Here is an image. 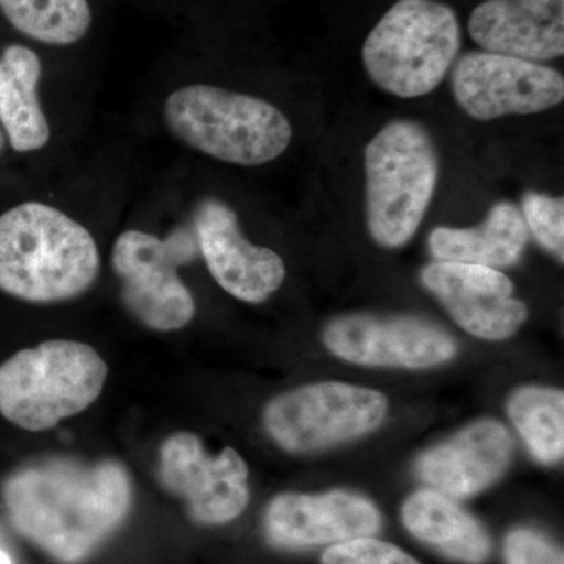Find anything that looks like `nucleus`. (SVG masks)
I'll use <instances>...</instances> for the list:
<instances>
[{
    "label": "nucleus",
    "mask_w": 564,
    "mask_h": 564,
    "mask_svg": "<svg viewBox=\"0 0 564 564\" xmlns=\"http://www.w3.org/2000/svg\"><path fill=\"white\" fill-rule=\"evenodd\" d=\"M122 464L50 459L17 470L3 485L14 529L52 558L84 562L120 529L131 510Z\"/></svg>",
    "instance_id": "f257e3e1"
},
{
    "label": "nucleus",
    "mask_w": 564,
    "mask_h": 564,
    "mask_svg": "<svg viewBox=\"0 0 564 564\" xmlns=\"http://www.w3.org/2000/svg\"><path fill=\"white\" fill-rule=\"evenodd\" d=\"M163 115L176 139L234 165L272 162L292 140L291 121L273 104L212 85H188L172 93Z\"/></svg>",
    "instance_id": "20e7f679"
},
{
    "label": "nucleus",
    "mask_w": 564,
    "mask_h": 564,
    "mask_svg": "<svg viewBox=\"0 0 564 564\" xmlns=\"http://www.w3.org/2000/svg\"><path fill=\"white\" fill-rule=\"evenodd\" d=\"M402 516L411 534L448 558L477 564L491 554V540L480 522L445 494L434 489L413 494Z\"/></svg>",
    "instance_id": "a211bd4d"
},
{
    "label": "nucleus",
    "mask_w": 564,
    "mask_h": 564,
    "mask_svg": "<svg viewBox=\"0 0 564 564\" xmlns=\"http://www.w3.org/2000/svg\"><path fill=\"white\" fill-rule=\"evenodd\" d=\"M462 29L437 0H399L375 25L362 62L377 87L402 99L429 95L458 57Z\"/></svg>",
    "instance_id": "423d86ee"
},
{
    "label": "nucleus",
    "mask_w": 564,
    "mask_h": 564,
    "mask_svg": "<svg viewBox=\"0 0 564 564\" xmlns=\"http://www.w3.org/2000/svg\"><path fill=\"white\" fill-rule=\"evenodd\" d=\"M421 278L464 332L480 339H508L529 317L525 304L513 296V282L499 270L433 262L422 270Z\"/></svg>",
    "instance_id": "ddd939ff"
},
{
    "label": "nucleus",
    "mask_w": 564,
    "mask_h": 564,
    "mask_svg": "<svg viewBox=\"0 0 564 564\" xmlns=\"http://www.w3.org/2000/svg\"><path fill=\"white\" fill-rule=\"evenodd\" d=\"M513 440L502 423L478 421L419 459V478L452 499H466L496 484L508 469Z\"/></svg>",
    "instance_id": "2eb2a0df"
},
{
    "label": "nucleus",
    "mask_w": 564,
    "mask_h": 564,
    "mask_svg": "<svg viewBox=\"0 0 564 564\" xmlns=\"http://www.w3.org/2000/svg\"><path fill=\"white\" fill-rule=\"evenodd\" d=\"M454 65L456 102L475 120L540 113L564 99L562 74L541 63L481 51L464 54Z\"/></svg>",
    "instance_id": "1a4fd4ad"
},
{
    "label": "nucleus",
    "mask_w": 564,
    "mask_h": 564,
    "mask_svg": "<svg viewBox=\"0 0 564 564\" xmlns=\"http://www.w3.org/2000/svg\"><path fill=\"white\" fill-rule=\"evenodd\" d=\"M386 411L388 400L373 389L318 383L276 397L265 408L263 423L281 448L306 454L373 432Z\"/></svg>",
    "instance_id": "6e6552de"
},
{
    "label": "nucleus",
    "mask_w": 564,
    "mask_h": 564,
    "mask_svg": "<svg viewBox=\"0 0 564 564\" xmlns=\"http://www.w3.org/2000/svg\"><path fill=\"white\" fill-rule=\"evenodd\" d=\"M107 364L90 345L52 339L0 364V414L28 432H46L84 413L106 386Z\"/></svg>",
    "instance_id": "7ed1b4c3"
},
{
    "label": "nucleus",
    "mask_w": 564,
    "mask_h": 564,
    "mask_svg": "<svg viewBox=\"0 0 564 564\" xmlns=\"http://www.w3.org/2000/svg\"><path fill=\"white\" fill-rule=\"evenodd\" d=\"M3 147H6V139H3V133L0 131V151L3 150Z\"/></svg>",
    "instance_id": "a878e982"
},
{
    "label": "nucleus",
    "mask_w": 564,
    "mask_h": 564,
    "mask_svg": "<svg viewBox=\"0 0 564 564\" xmlns=\"http://www.w3.org/2000/svg\"><path fill=\"white\" fill-rule=\"evenodd\" d=\"M529 242L522 212L502 202L489 210L477 228H436L429 247L437 262L474 263L489 269H507L524 254Z\"/></svg>",
    "instance_id": "f3484780"
},
{
    "label": "nucleus",
    "mask_w": 564,
    "mask_h": 564,
    "mask_svg": "<svg viewBox=\"0 0 564 564\" xmlns=\"http://www.w3.org/2000/svg\"><path fill=\"white\" fill-rule=\"evenodd\" d=\"M193 231L212 276L234 299L263 303L284 282L285 267L280 256L248 242L236 212L220 199L206 198L196 206Z\"/></svg>",
    "instance_id": "f8f14e48"
},
{
    "label": "nucleus",
    "mask_w": 564,
    "mask_h": 564,
    "mask_svg": "<svg viewBox=\"0 0 564 564\" xmlns=\"http://www.w3.org/2000/svg\"><path fill=\"white\" fill-rule=\"evenodd\" d=\"M440 159L417 121L386 124L366 148L367 229L378 245L400 248L413 239L436 191Z\"/></svg>",
    "instance_id": "39448f33"
},
{
    "label": "nucleus",
    "mask_w": 564,
    "mask_h": 564,
    "mask_svg": "<svg viewBox=\"0 0 564 564\" xmlns=\"http://www.w3.org/2000/svg\"><path fill=\"white\" fill-rule=\"evenodd\" d=\"M0 564H13V560L3 549H0Z\"/></svg>",
    "instance_id": "393cba45"
},
{
    "label": "nucleus",
    "mask_w": 564,
    "mask_h": 564,
    "mask_svg": "<svg viewBox=\"0 0 564 564\" xmlns=\"http://www.w3.org/2000/svg\"><path fill=\"white\" fill-rule=\"evenodd\" d=\"M323 343L333 355L359 366L429 369L456 355L454 337L425 318L344 315L334 318Z\"/></svg>",
    "instance_id": "9b49d317"
},
{
    "label": "nucleus",
    "mask_w": 564,
    "mask_h": 564,
    "mask_svg": "<svg viewBox=\"0 0 564 564\" xmlns=\"http://www.w3.org/2000/svg\"><path fill=\"white\" fill-rule=\"evenodd\" d=\"M522 217L536 242L560 261L564 259V202L530 192L522 199Z\"/></svg>",
    "instance_id": "4be33fe9"
},
{
    "label": "nucleus",
    "mask_w": 564,
    "mask_h": 564,
    "mask_svg": "<svg viewBox=\"0 0 564 564\" xmlns=\"http://www.w3.org/2000/svg\"><path fill=\"white\" fill-rule=\"evenodd\" d=\"M39 55L21 44H10L0 57V122L11 148L31 152L46 147L50 121L41 109Z\"/></svg>",
    "instance_id": "6ab92c4d"
},
{
    "label": "nucleus",
    "mask_w": 564,
    "mask_h": 564,
    "mask_svg": "<svg viewBox=\"0 0 564 564\" xmlns=\"http://www.w3.org/2000/svg\"><path fill=\"white\" fill-rule=\"evenodd\" d=\"M0 11L17 31L51 46H68L87 35V0H0Z\"/></svg>",
    "instance_id": "412c9836"
},
{
    "label": "nucleus",
    "mask_w": 564,
    "mask_h": 564,
    "mask_svg": "<svg viewBox=\"0 0 564 564\" xmlns=\"http://www.w3.org/2000/svg\"><path fill=\"white\" fill-rule=\"evenodd\" d=\"M159 480L166 491L187 503L193 521L203 525L228 524L250 502L242 456L231 447L212 456L193 433H174L163 443Z\"/></svg>",
    "instance_id": "9d476101"
},
{
    "label": "nucleus",
    "mask_w": 564,
    "mask_h": 564,
    "mask_svg": "<svg viewBox=\"0 0 564 564\" xmlns=\"http://www.w3.org/2000/svg\"><path fill=\"white\" fill-rule=\"evenodd\" d=\"M322 564H419L402 549L370 536L334 544L322 556Z\"/></svg>",
    "instance_id": "5701e85b"
},
{
    "label": "nucleus",
    "mask_w": 564,
    "mask_h": 564,
    "mask_svg": "<svg viewBox=\"0 0 564 564\" xmlns=\"http://www.w3.org/2000/svg\"><path fill=\"white\" fill-rule=\"evenodd\" d=\"M198 251L193 228L174 229L165 240L135 229L120 234L111 267L121 281L122 306L144 328L173 333L193 321L195 299L177 270Z\"/></svg>",
    "instance_id": "0eeeda50"
},
{
    "label": "nucleus",
    "mask_w": 564,
    "mask_h": 564,
    "mask_svg": "<svg viewBox=\"0 0 564 564\" xmlns=\"http://www.w3.org/2000/svg\"><path fill=\"white\" fill-rule=\"evenodd\" d=\"M98 245L80 223L29 202L0 215V292L33 304L69 302L99 274Z\"/></svg>",
    "instance_id": "f03ea898"
},
{
    "label": "nucleus",
    "mask_w": 564,
    "mask_h": 564,
    "mask_svg": "<svg viewBox=\"0 0 564 564\" xmlns=\"http://www.w3.org/2000/svg\"><path fill=\"white\" fill-rule=\"evenodd\" d=\"M380 525V511L370 500L345 491L282 494L269 505L263 519L270 543L282 549L345 543L372 536Z\"/></svg>",
    "instance_id": "4468645a"
},
{
    "label": "nucleus",
    "mask_w": 564,
    "mask_h": 564,
    "mask_svg": "<svg viewBox=\"0 0 564 564\" xmlns=\"http://www.w3.org/2000/svg\"><path fill=\"white\" fill-rule=\"evenodd\" d=\"M507 564H564L562 549L544 534L529 529L513 530L503 545Z\"/></svg>",
    "instance_id": "b1692460"
},
{
    "label": "nucleus",
    "mask_w": 564,
    "mask_h": 564,
    "mask_svg": "<svg viewBox=\"0 0 564 564\" xmlns=\"http://www.w3.org/2000/svg\"><path fill=\"white\" fill-rule=\"evenodd\" d=\"M469 33L492 54L554 61L564 54V0H485L470 14Z\"/></svg>",
    "instance_id": "dca6fc26"
},
{
    "label": "nucleus",
    "mask_w": 564,
    "mask_h": 564,
    "mask_svg": "<svg viewBox=\"0 0 564 564\" xmlns=\"http://www.w3.org/2000/svg\"><path fill=\"white\" fill-rule=\"evenodd\" d=\"M508 414L529 447L543 464L562 462L564 454V393L555 389L522 388L511 395Z\"/></svg>",
    "instance_id": "aec40b11"
}]
</instances>
